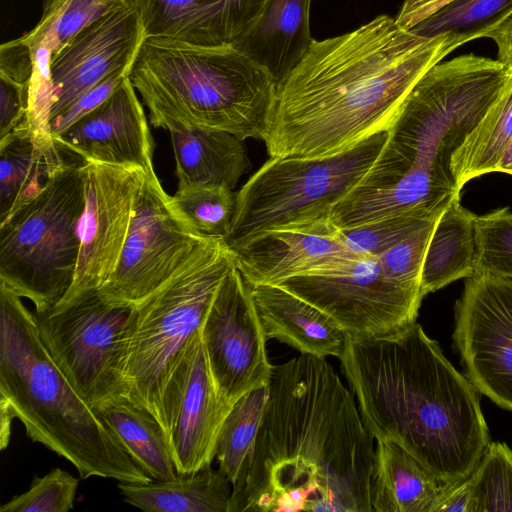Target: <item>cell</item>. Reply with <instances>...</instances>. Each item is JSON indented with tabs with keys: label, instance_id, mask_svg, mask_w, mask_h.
Segmentation results:
<instances>
[{
	"label": "cell",
	"instance_id": "obj_1",
	"mask_svg": "<svg viewBox=\"0 0 512 512\" xmlns=\"http://www.w3.org/2000/svg\"><path fill=\"white\" fill-rule=\"evenodd\" d=\"M249 468L228 512H372L374 438L325 358L273 366Z\"/></svg>",
	"mask_w": 512,
	"mask_h": 512
},
{
	"label": "cell",
	"instance_id": "obj_2",
	"mask_svg": "<svg viewBox=\"0 0 512 512\" xmlns=\"http://www.w3.org/2000/svg\"><path fill=\"white\" fill-rule=\"evenodd\" d=\"M454 49L379 15L359 28L313 40L277 87L263 141L270 157L320 158L388 131L418 80Z\"/></svg>",
	"mask_w": 512,
	"mask_h": 512
},
{
	"label": "cell",
	"instance_id": "obj_3",
	"mask_svg": "<svg viewBox=\"0 0 512 512\" xmlns=\"http://www.w3.org/2000/svg\"><path fill=\"white\" fill-rule=\"evenodd\" d=\"M363 423L444 481L467 478L489 440L477 390L415 322L388 336L346 335L339 358Z\"/></svg>",
	"mask_w": 512,
	"mask_h": 512
},
{
	"label": "cell",
	"instance_id": "obj_4",
	"mask_svg": "<svg viewBox=\"0 0 512 512\" xmlns=\"http://www.w3.org/2000/svg\"><path fill=\"white\" fill-rule=\"evenodd\" d=\"M511 88L512 69L499 60L462 55L432 66L406 97L368 172L337 204L338 220L356 227L460 197L452 156Z\"/></svg>",
	"mask_w": 512,
	"mask_h": 512
},
{
	"label": "cell",
	"instance_id": "obj_5",
	"mask_svg": "<svg viewBox=\"0 0 512 512\" xmlns=\"http://www.w3.org/2000/svg\"><path fill=\"white\" fill-rule=\"evenodd\" d=\"M18 419L27 436L71 462L82 479L153 480L53 362L35 313L0 283V447Z\"/></svg>",
	"mask_w": 512,
	"mask_h": 512
},
{
	"label": "cell",
	"instance_id": "obj_6",
	"mask_svg": "<svg viewBox=\"0 0 512 512\" xmlns=\"http://www.w3.org/2000/svg\"><path fill=\"white\" fill-rule=\"evenodd\" d=\"M130 80L155 128L228 132L262 139L272 117L277 84L233 45L200 46L146 36Z\"/></svg>",
	"mask_w": 512,
	"mask_h": 512
},
{
	"label": "cell",
	"instance_id": "obj_7",
	"mask_svg": "<svg viewBox=\"0 0 512 512\" xmlns=\"http://www.w3.org/2000/svg\"><path fill=\"white\" fill-rule=\"evenodd\" d=\"M234 265L226 241L210 237L168 282L133 308L125 362L128 398L149 412L165 434L167 385Z\"/></svg>",
	"mask_w": 512,
	"mask_h": 512
},
{
	"label": "cell",
	"instance_id": "obj_8",
	"mask_svg": "<svg viewBox=\"0 0 512 512\" xmlns=\"http://www.w3.org/2000/svg\"><path fill=\"white\" fill-rule=\"evenodd\" d=\"M83 210L81 164L69 163L0 223V283L36 314L53 309L73 284Z\"/></svg>",
	"mask_w": 512,
	"mask_h": 512
},
{
	"label": "cell",
	"instance_id": "obj_9",
	"mask_svg": "<svg viewBox=\"0 0 512 512\" xmlns=\"http://www.w3.org/2000/svg\"><path fill=\"white\" fill-rule=\"evenodd\" d=\"M388 131L342 153L320 157H270L235 196L230 233L234 248L260 232L331 221L336 205L362 180L381 152Z\"/></svg>",
	"mask_w": 512,
	"mask_h": 512
},
{
	"label": "cell",
	"instance_id": "obj_10",
	"mask_svg": "<svg viewBox=\"0 0 512 512\" xmlns=\"http://www.w3.org/2000/svg\"><path fill=\"white\" fill-rule=\"evenodd\" d=\"M35 315L53 362L89 407L97 410L128 397L125 362L133 308L109 305L96 290Z\"/></svg>",
	"mask_w": 512,
	"mask_h": 512
},
{
	"label": "cell",
	"instance_id": "obj_11",
	"mask_svg": "<svg viewBox=\"0 0 512 512\" xmlns=\"http://www.w3.org/2000/svg\"><path fill=\"white\" fill-rule=\"evenodd\" d=\"M209 238L195 231L178 213L155 170L145 173L118 264L98 290L100 296L112 306H139Z\"/></svg>",
	"mask_w": 512,
	"mask_h": 512
},
{
	"label": "cell",
	"instance_id": "obj_12",
	"mask_svg": "<svg viewBox=\"0 0 512 512\" xmlns=\"http://www.w3.org/2000/svg\"><path fill=\"white\" fill-rule=\"evenodd\" d=\"M310 303L350 337L376 338L416 322L419 288L384 275L378 258L362 257L341 271L308 274L275 284Z\"/></svg>",
	"mask_w": 512,
	"mask_h": 512
},
{
	"label": "cell",
	"instance_id": "obj_13",
	"mask_svg": "<svg viewBox=\"0 0 512 512\" xmlns=\"http://www.w3.org/2000/svg\"><path fill=\"white\" fill-rule=\"evenodd\" d=\"M201 337L220 399L233 406L246 393L267 386L270 364L251 287L234 265L221 282Z\"/></svg>",
	"mask_w": 512,
	"mask_h": 512
},
{
	"label": "cell",
	"instance_id": "obj_14",
	"mask_svg": "<svg viewBox=\"0 0 512 512\" xmlns=\"http://www.w3.org/2000/svg\"><path fill=\"white\" fill-rule=\"evenodd\" d=\"M454 342L475 389L512 411V279L467 278L455 307Z\"/></svg>",
	"mask_w": 512,
	"mask_h": 512
},
{
	"label": "cell",
	"instance_id": "obj_15",
	"mask_svg": "<svg viewBox=\"0 0 512 512\" xmlns=\"http://www.w3.org/2000/svg\"><path fill=\"white\" fill-rule=\"evenodd\" d=\"M84 210L73 284L61 302L99 290L114 272L145 172L83 161Z\"/></svg>",
	"mask_w": 512,
	"mask_h": 512
},
{
	"label": "cell",
	"instance_id": "obj_16",
	"mask_svg": "<svg viewBox=\"0 0 512 512\" xmlns=\"http://www.w3.org/2000/svg\"><path fill=\"white\" fill-rule=\"evenodd\" d=\"M231 408L217 393L200 330L173 372L163 399L166 437L179 474L211 466Z\"/></svg>",
	"mask_w": 512,
	"mask_h": 512
},
{
	"label": "cell",
	"instance_id": "obj_17",
	"mask_svg": "<svg viewBox=\"0 0 512 512\" xmlns=\"http://www.w3.org/2000/svg\"><path fill=\"white\" fill-rule=\"evenodd\" d=\"M145 38L140 14L128 2L76 35L51 60L50 121L106 78L130 73Z\"/></svg>",
	"mask_w": 512,
	"mask_h": 512
},
{
	"label": "cell",
	"instance_id": "obj_18",
	"mask_svg": "<svg viewBox=\"0 0 512 512\" xmlns=\"http://www.w3.org/2000/svg\"><path fill=\"white\" fill-rule=\"evenodd\" d=\"M230 249L250 286L341 271L362 258L346 246L330 220L266 230Z\"/></svg>",
	"mask_w": 512,
	"mask_h": 512
},
{
	"label": "cell",
	"instance_id": "obj_19",
	"mask_svg": "<svg viewBox=\"0 0 512 512\" xmlns=\"http://www.w3.org/2000/svg\"><path fill=\"white\" fill-rule=\"evenodd\" d=\"M83 161L154 170V142L142 104L127 77L97 108L54 138Z\"/></svg>",
	"mask_w": 512,
	"mask_h": 512
},
{
	"label": "cell",
	"instance_id": "obj_20",
	"mask_svg": "<svg viewBox=\"0 0 512 512\" xmlns=\"http://www.w3.org/2000/svg\"><path fill=\"white\" fill-rule=\"evenodd\" d=\"M265 0H126L138 10L146 36L200 46L232 45Z\"/></svg>",
	"mask_w": 512,
	"mask_h": 512
},
{
	"label": "cell",
	"instance_id": "obj_21",
	"mask_svg": "<svg viewBox=\"0 0 512 512\" xmlns=\"http://www.w3.org/2000/svg\"><path fill=\"white\" fill-rule=\"evenodd\" d=\"M312 0H265L256 17L232 44L265 68L277 87L302 61L313 42Z\"/></svg>",
	"mask_w": 512,
	"mask_h": 512
},
{
	"label": "cell",
	"instance_id": "obj_22",
	"mask_svg": "<svg viewBox=\"0 0 512 512\" xmlns=\"http://www.w3.org/2000/svg\"><path fill=\"white\" fill-rule=\"evenodd\" d=\"M250 287L267 340L275 339L301 354L340 358L346 334L327 315L277 285Z\"/></svg>",
	"mask_w": 512,
	"mask_h": 512
},
{
	"label": "cell",
	"instance_id": "obj_23",
	"mask_svg": "<svg viewBox=\"0 0 512 512\" xmlns=\"http://www.w3.org/2000/svg\"><path fill=\"white\" fill-rule=\"evenodd\" d=\"M451 484L398 444L376 441L372 512H435Z\"/></svg>",
	"mask_w": 512,
	"mask_h": 512
},
{
	"label": "cell",
	"instance_id": "obj_24",
	"mask_svg": "<svg viewBox=\"0 0 512 512\" xmlns=\"http://www.w3.org/2000/svg\"><path fill=\"white\" fill-rule=\"evenodd\" d=\"M68 164L55 141L35 134L27 118L1 139L0 223Z\"/></svg>",
	"mask_w": 512,
	"mask_h": 512
},
{
	"label": "cell",
	"instance_id": "obj_25",
	"mask_svg": "<svg viewBox=\"0 0 512 512\" xmlns=\"http://www.w3.org/2000/svg\"><path fill=\"white\" fill-rule=\"evenodd\" d=\"M169 132L178 188L218 185L232 190L249 166L243 141L228 132L202 129Z\"/></svg>",
	"mask_w": 512,
	"mask_h": 512
},
{
	"label": "cell",
	"instance_id": "obj_26",
	"mask_svg": "<svg viewBox=\"0 0 512 512\" xmlns=\"http://www.w3.org/2000/svg\"><path fill=\"white\" fill-rule=\"evenodd\" d=\"M128 504L149 512H228L233 486L211 466L173 479L119 482Z\"/></svg>",
	"mask_w": 512,
	"mask_h": 512
},
{
	"label": "cell",
	"instance_id": "obj_27",
	"mask_svg": "<svg viewBox=\"0 0 512 512\" xmlns=\"http://www.w3.org/2000/svg\"><path fill=\"white\" fill-rule=\"evenodd\" d=\"M476 215L454 198L432 232L422 267L421 293L426 296L475 274Z\"/></svg>",
	"mask_w": 512,
	"mask_h": 512
},
{
	"label": "cell",
	"instance_id": "obj_28",
	"mask_svg": "<svg viewBox=\"0 0 512 512\" xmlns=\"http://www.w3.org/2000/svg\"><path fill=\"white\" fill-rule=\"evenodd\" d=\"M95 411L131 458L153 480L173 479L179 474L166 434L149 412L128 397Z\"/></svg>",
	"mask_w": 512,
	"mask_h": 512
},
{
	"label": "cell",
	"instance_id": "obj_29",
	"mask_svg": "<svg viewBox=\"0 0 512 512\" xmlns=\"http://www.w3.org/2000/svg\"><path fill=\"white\" fill-rule=\"evenodd\" d=\"M512 141V88L487 112L452 156L451 169L459 190L491 172Z\"/></svg>",
	"mask_w": 512,
	"mask_h": 512
},
{
	"label": "cell",
	"instance_id": "obj_30",
	"mask_svg": "<svg viewBox=\"0 0 512 512\" xmlns=\"http://www.w3.org/2000/svg\"><path fill=\"white\" fill-rule=\"evenodd\" d=\"M269 395L263 386L243 395L226 416L216 444L218 470L239 489L244 482L254 451Z\"/></svg>",
	"mask_w": 512,
	"mask_h": 512
},
{
	"label": "cell",
	"instance_id": "obj_31",
	"mask_svg": "<svg viewBox=\"0 0 512 512\" xmlns=\"http://www.w3.org/2000/svg\"><path fill=\"white\" fill-rule=\"evenodd\" d=\"M512 14V0H450L408 29L427 38H445L453 49L486 37Z\"/></svg>",
	"mask_w": 512,
	"mask_h": 512
},
{
	"label": "cell",
	"instance_id": "obj_32",
	"mask_svg": "<svg viewBox=\"0 0 512 512\" xmlns=\"http://www.w3.org/2000/svg\"><path fill=\"white\" fill-rule=\"evenodd\" d=\"M125 4L126 0H44L39 21L21 37L31 49L45 46L54 56L86 27Z\"/></svg>",
	"mask_w": 512,
	"mask_h": 512
},
{
	"label": "cell",
	"instance_id": "obj_33",
	"mask_svg": "<svg viewBox=\"0 0 512 512\" xmlns=\"http://www.w3.org/2000/svg\"><path fill=\"white\" fill-rule=\"evenodd\" d=\"M178 213L198 233L226 240L235 208L232 190L218 185L178 188L171 196Z\"/></svg>",
	"mask_w": 512,
	"mask_h": 512
},
{
	"label": "cell",
	"instance_id": "obj_34",
	"mask_svg": "<svg viewBox=\"0 0 512 512\" xmlns=\"http://www.w3.org/2000/svg\"><path fill=\"white\" fill-rule=\"evenodd\" d=\"M446 207L397 213L357 227L339 229L340 236L355 254L378 258L414 231L438 220Z\"/></svg>",
	"mask_w": 512,
	"mask_h": 512
},
{
	"label": "cell",
	"instance_id": "obj_35",
	"mask_svg": "<svg viewBox=\"0 0 512 512\" xmlns=\"http://www.w3.org/2000/svg\"><path fill=\"white\" fill-rule=\"evenodd\" d=\"M474 512L512 511V450L490 442L468 476Z\"/></svg>",
	"mask_w": 512,
	"mask_h": 512
},
{
	"label": "cell",
	"instance_id": "obj_36",
	"mask_svg": "<svg viewBox=\"0 0 512 512\" xmlns=\"http://www.w3.org/2000/svg\"><path fill=\"white\" fill-rule=\"evenodd\" d=\"M475 274L512 279V212L508 207L476 215Z\"/></svg>",
	"mask_w": 512,
	"mask_h": 512
},
{
	"label": "cell",
	"instance_id": "obj_37",
	"mask_svg": "<svg viewBox=\"0 0 512 512\" xmlns=\"http://www.w3.org/2000/svg\"><path fill=\"white\" fill-rule=\"evenodd\" d=\"M79 479L54 468L43 477H34L30 488L3 504L1 512H68L74 507Z\"/></svg>",
	"mask_w": 512,
	"mask_h": 512
},
{
	"label": "cell",
	"instance_id": "obj_38",
	"mask_svg": "<svg viewBox=\"0 0 512 512\" xmlns=\"http://www.w3.org/2000/svg\"><path fill=\"white\" fill-rule=\"evenodd\" d=\"M437 221L414 231L378 257L386 277L421 290L424 257Z\"/></svg>",
	"mask_w": 512,
	"mask_h": 512
},
{
	"label": "cell",
	"instance_id": "obj_39",
	"mask_svg": "<svg viewBox=\"0 0 512 512\" xmlns=\"http://www.w3.org/2000/svg\"><path fill=\"white\" fill-rule=\"evenodd\" d=\"M129 75V72L111 75L83 93L63 112L51 119L49 125L52 138L62 134L80 118L101 105Z\"/></svg>",
	"mask_w": 512,
	"mask_h": 512
},
{
	"label": "cell",
	"instance_id": "obj_40",
	"mask_svg": "<svg viewBox=\"0 0 512 512\" xmlns=\"http://www.w3.org/2000/svg\"><path fill=\"white\" fill-rule=\"evenodd\" d=\"M29 83H20L0 75V140L19 126L29 107Z\"/></svg>",
	"mask_w": 512,
	"mask_h": 512
},
{
	"label": "cell",
	"instance_id": "obj_41",
	"mask_svg": "<svg viewBox=\"0 0 512 512\" xmlns=\"http://www.w3.org/2000/svg\"><path fill=\"white\" fill-rule=\"evenodd\" d=\"M33 67L32 50L22 37L0 46V75L20 83H29Z\"/></svg>",
	"mask_w": 512,
	"mask_h": 512
},
{
	"label": "cell",
	"instance_id": "obj_42",
	"mask_svg": "<svg viewBox=\"0 0 512 512\" xmlns=\"http://www.w3.org/2000/svg\"><path fill=\"white\" fill-rule=\"evenodd\" d=\"M435 512H474L468 477L449 486L438 502Z\"/></svg>",
	"mask_w": 512,
	"mask_h": 512
},
{
	"label": "cell",
	"instance_id": "obj_43",
	"mask_svg": "<svg viewBox=\"0 0 512 512\" xmlns=\"http://www.w3.org/2000/svg\"><path fill=\"white\" fill-rule=\"evenodd\" d=\"M450 0H404L395 20L408 30Z\"/></svg>",
	"mask_w": 512,
	"mask_h": 512
},
{
	"label": "cell",
	"instance_id": "obj_44",
	"mask_svg": "<svg viewBox=\"0 0 512 512\" xmlns=\"http://www.w3.org/2000/svg\"><path fill=\"white\" fill-rule=\"evenodd\" d=\"M498 47V60L512 69V14L487 36Z\"/></svg>",
	"mask_w": 512,
	"mask_h": 512
},
{
	"label": "cell",
	"instance_id": "obj_45",
	"mask_svg": "<svg viewBox=\"0 0 512 512\" xmlns=\"http://www.w3.org/2000/svg\"><path fill=\"white\" fill-rule=\"evenodd\" d=\"M496 172H502L512 175V141L507 146L497 166Z\"/></svg>",
	"mask_w": 512,
	"mask_h": 512
}]
</instances>
